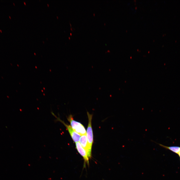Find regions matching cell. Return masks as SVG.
Listing matches in <instances>:
<instances>
[{"label":"cell","instance_id":"4","mask_svg":"<svg viewBox=\"0 0 180 180\" xmlns=\"http://www.w3.org/2000/svg\"><path fill=\"white\" fill-rule=\"evenodd\" d=\"M80 143L90 158L91 156L92 148L88 142L86 134L82 136L80 138Z\"/></svg>","mask_w":180,"mask_h":180},{"label":"cell","instance_id":"1","mask_svg":"<svg viewBox=\"0 0 180 180\" xmlns=\"http://www.w3.org/2000/svg\"><path fill=\"white\" fill-rule=\"evenodd\" d=\"M67 118L70 123L71 126L75 132L81 136L86 134L84 126L80 122L74 120L72 115H70Z\"/></svg>","mask_w":180,"mask_h":180},{"label":"cell","instance_id":"3","mask_svg":"<svg viewBox=\"0 0 180 180\" xmlns=\"http://www.w3.org/2000/svg\"><path fill=\"white\" fill-rule=\"evenodd\" d=\"M53 115L57 118V120L62 123L65 126L69 132L73 140L75 143L78 142L80 140V135L75 132L70 125L66 124L63 121L61 120L59 118L57 117L54 114L52 113Z\"/></svg>","mask_w":180,"mask_h":180},{"label":"cell","instance_id":"6","mask_svg":"<svg viewBox=\"0 0 180 180\" xmlns=\"http://www.w3.org/2000/svg\"><path fill=\"white\" fill-rule=\"evenodd\" d=\"M157 144H158L160 146L166 149H168L172 152L178 154L180 151V147L177 146H168L162 144L154 142Z\"/></svg>","mask_w":180,"mask_h":180},{"label":"cell","instance_id":"10","mask_svg":"<svg viewBox=\"0 0 180 180\" xmlns=\"http://www.w3.org/2000/svg\"><path fill=\"white\" fill-rule=\"evenodd\" d=\"M48 4V6H49V5H48V4Z\"/></svg>","mask_w":180,"mask_h":180},{"label":"cell","instance_id":"5","mask_svg":"<svg viewBox=\"0 0 180 180\" xmlns=\"http://www.w3.org/2000/svg\"><path fill=\"white\" fill-rule=\"evenodd\" d=\"M76 146L77 151L83 158L84 162L88 164L89 158L86 150L78 142L76 143Z\"/></svg>","mask_w":180,"mask_h":180},{"label":"cell","instance_id":"9","mask_svg":"<svg viewBox=\"0 0 180 180\" xmlns=\"http://www.w3.org/2000/svg\"><path fill=\"white\" fill-rule=\"evenodd\" d=\"M0 32H2V31H1V30H0Z\"/></svg>","mask_w":180,"mask_h":180},{"label":"cell","instance_id":"7","mask_svg":"<svg viewBox=\"0 0 180 180\" xmlns=\"http://www.w3.org/2000/svg\"><path fill=\"white\" fill-rule=\"evenodd\" d=\"M178 154V156H179L180 157V151L179 152Z\"/></svg>","mask_w":180,"mask_h":180},{"label":"cell","instance_id":"11","mask_svg":"<svg viewBox=\"0 0 180 180\" xmlns=\"http://www.w3.org/2000/svg\"><path fill=\"white\" fill-rule=\"evenodd\" d=\"M9 16V17H10V18H10V16Z\"/></svg>","mask_w":180,"mask_h":180},{"label":"cell","instance_id":"2","mask_svg":"<svg viewBox=\"0 0 180 180\" xmlns=\"http://www.w3.org/2000/svg\"><path fill=\"white\" fill-rule=\"evenodd\" d=\"M88 118V124L86 132V135L88 143L90 147L92 148L93 142V134L92 126V115L87 112Z\"/></svg>","mask_w":180,"mask_h":180},{"label":"cell","instance_id":"8","mask_svg":"<svg viewBox=\"0 0 180 180\" xmlns=\"http://www.w3.org/2000/svg\"><path fill=\"white\" fill-rule=\"evenodd\" d=\"M24 2V4H25V5L26 4V3H25V2Z\"/></svg>","mask_w":180,"mask_h":180}]
</instances>
